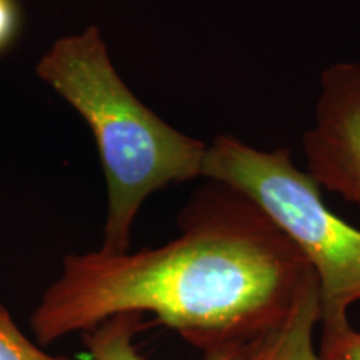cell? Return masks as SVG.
<instances>
[{
	"label": "cell",
	"mask_w": 360,
	"mask_h": 360,
	"mask_svg": "<svg viewBox=\"0 0 360 360\" xmlns=\"http://www.w3.org/2000/svg\"><path fill=\"white\" fill-rule=\"evenodd\" d=\"M179 227L155 249L67 255L30 317L40 344L85 334L114 315L148 312L205 352L247 347L319 285L302 252L231 187L209 180Z\"/></svg>",
	"instance_id": "6da1fadb"
},
{
	"label": "cell",
	"mask_w": 360,
	"mask_h": 360,
	"mask_svg": "<svg viewBox=\"0 0 360 360\" xmlns=\"http://www.w3.org/2000/svg\"><path fill=\"white\" fill-rule=\"evenodd\" d=\"M35 72L87 122L107 186L101 249L127 252L139 210L152 193L202 179L207 143L169 125L135 96L97 25L57 39Z\"/></svg>",
	"instance_id": "7a4b0ae2"
},
{
	"label": "cell",
	"mask_w": 360,
	"mask_h": 360,
	"mask_svg": "<svg viewBox=\"0 0 360 360\" xmlns=\"http://www.w3.org/2000/svg\"><path fill=\"white\" fill-rule=\"evenodd\" d=\"M202 179L245 195L302 252L317 277L322 334L350 326L349 309L360 300V231L328 209L289 148L262 150L217 135L207 143Z\"/></svg>",
	"instance_id": "3957f363"
},
{
	"label": "cell",
	"mask_w": 360,
	"mask_h": 360,
	"mask_svg": "<svg viewBox=\"0 0 360 360\" xmlns=\"http://www.w3.org/2000/svg\"><path fill=\"white\" fill-rule=\"evenodd\" d=\"M302 148L310 177L360 209V62L322 72Z\"/></svg>",
	"instance_id": "277c9868"
},
{
	"label": "cell",
	"mask_w": 360,
	"mask_h": 360,
	"mask_svg": "<svg viewBox=\"0 0 360 360\" xmlns=\"http://www.w3.org/2000/svg\"><path fill=\"white\" fill-rule=\"evenodd\" d=\"M321 323L319 285L309 290L289 317L250 342L240 360H322L314 345V330Z\"/></svg>",
	"instance_id": "5b68a950"
},
{
	"label": "cell",
	"mask_w": 360,
	"mask_h": 360,
	"mask_svg": "<svg viewBox=\"0 0 360 360\" xmlns=\"http://www.w3.org/2000/svg\"><path fill=\"white\" fill-rule=\"evenodd\" d=\"M142 314L114 315L84 334L85 347L94 360H143L135 349L134 339L141 328ZM245 347H225L205 352L204 360H240Z\"/></svg>",
	"instance_id": "8992f818"
},
{
	"label": "cell",
	"mask_w": 360,
	"mask_h": 360,
	"mask_svg": "<svg viewBox=\"0 0 360 360\" xmlns=\"http://www.w3.org/2000/svg\"><path fill=\"white\" fill-rule=\"evenodd\" d=\"M0 360H72L47 354L27 337L12 314L0 304Z\"/></svg>",
	"instance_id": "52a82bcc"
},
{
	"label": "cell",
	"mask_w": 360,
	"mask_h": 360,
	"mask_svg": "<svg viewBox=\"0 0 360 360\" xmlns=\"http://www.w3.org/2000/svg\"><path fill=\"white\" fill-rule=\"evenodd\" d=\"M319 355L322 360H360V332L347 326L330 334H322Z\"/></svg>",
	"instance_id": "ba28073f"
},
{
	"label": "cell",
	"mask_w": 360,
	"mask_h": 360,
	"mask_svg": "<svg viewBox=\"0 0 360 360\" xmlns=\"http://www.w3.org/2000/svg\"><path fill=\"white\" fill-rule=\"evenodd\" d=\"M22 12L17 0H0V56L11 51L19 39Z\"/></svg>",
	"instance_id": "9c48e42d"
}]
</instances>
